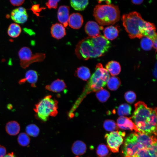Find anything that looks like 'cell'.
<instances>
[{"instance_id":"8fae6325","label":"cell","mask_w":157,"mask_h":157,"mask_svg":"<svg viewBox=\"0 0 157 157\" xmlns=\"http://www.w3.org/2000/svg\"><path fill=\"white\" fill-rule=\"evenodd\" d=\"M10 16L15 22L19 24L26 22L28 17L26 9L22 7L13 10L11 12Z\"/></svg>"},{"instance_id":"1f68e13d","label":"cell","mask_w":157,"mask_h":157,"mask_svg":"<svg viewBox=\"0 0 157 157\" xmlns=\"http://www.w3.org/2000/svg\"><path fill=\"white\" fill-rule=\"evenodd\" d=\"M141 48L145 51L150 50L153 47V41L151 39L147 37H142L140 42Z\"/></svg>"},{"instance_id":"b9f144b4","label":"cell","mask_w":157,"mask_h":157,"mask_svg":"<svg viewBox=\"0 0 157 157\" xmlns=\"http://www.w3.org/2000/svg\"><path fill=\"white\" fill-rule=\"evenodd\" d=\"M4 157H17L13 152L9 153L6 155Z\"/></svg>"},{"instance_id":"836d02e7","label":"cell","mask_w":157,"mask_h":157,"mask_svg":"<svg viewBox=\"0 0 157 157\" xmlns=\"http://www.w3.org/2000/svg\"><path fill=\"white\" fill-rule=\"evenodd\" d=\"M124 98L129 103L131 104L134 102L136 99V95L132 91H129L126 92L124 94Z\"/></svg>"},{"instance_id":"5b68a950","label":"cell","mask_w":157,"mask_h":157,"mask_svg":"<svg viewBox=\"0 0 157 157\" xmlns=\"http://www.w3.org/2000/svg\"><path fill=\"white\" fill-rule=\"evenodd\" d=\"M93 16L99 25H108L113 24L119 20L120 12L117 6L98 5L94 8Z\"/></svg>"},{"instance_id":"603a6c76","label":"cell","mask_w":157,"mask_h":157,"mask_svg":"<svg viewBox=\"0 0 157 157\" xmlns=\"http://www.w3.org/2000/svg\"><path fill=\"white\" fill-rule=\"evenodd\" d=\"M76 75L84 81H87L90 76L89 69L85 66H81L78 68L76 71Z\"/></svg>"},{"instance_id":"d4e9b609","label":"cell","mask_w":157,"mask_h":157,"mask_svg":"<svg viewBox=\"0 0 157 157\" xmlns=\"http://www.w3.org/2000/svg\"><path fill=\"white\" fill-rule=\"evenodd\" d=\"M89 3L88 0H71V6L75 10L78 11L84 10Z\"/></svg>"},{"instance_id":"277c9868","label":"cell","mask_w":157,"mask_h":157,"mask_svg":"<svg viewBox=\"0 0 157 157\" xmlns=\"http://www.w3.org/2000/svg\"><path fill=\"white\" fill-rule=\"evenodd\" d=\"M123 24L131 39L147 37L151 30L156 28L154 24L144 21L140 14L134 11L124 15Z\"/></svg>"},{"instance_id":"ffe728a7","label":"cell","mask_w":157,"mask_h":157,"mask_svg":"<svg viewBox=\"0 0 157 157\" xmlns=\"http://www.w3.org/2000/svg\"><path fill=\"white\" fill-rule=\"evenodd\" d=\"M5 129L6 131L9 135L15 136L19 133L20 127L19 124L17 121H12L6 124Z\"/></svg>"},{"instance_id":"83f0119b","label":"cell","mask_w":157,"mask_h":157,"mask_svg":"<svg viewBox=\"0 0 157 157\" xmlns=\"http://www.w3.org/2000/svg\"><path fill=\"white\" fill-rule=\"evenodd\" d=\"M25 131L28 135L33 137H36L40 133V129L38 127L33 124H29L26 126Z\"/></svg>"},{"instance_id":"ba28073f","label":"cell","mask_w":157,"mask_h":157,"mask_svg":"<svg viewBox=\"0 0 157 157\" xmlns=\"http://www.w3.org/2000/svg\"><path fill=\"white\" fill-rule=\"evenodd\" d=\"M138 141L134 133L129 135L126 138L122 150L124 157H135L138 151L143 149Z\"/></svg>"},{"instance_id":"7a4b0ae2","label":"cell","mask_w":157,"mask_h":157,"mask_svg":"<svg viewBox=\"0 0 157 157\" xmlns=\"http://www.w3.org/2000/svg\"><path fill=\"white\" fill-rule=\"evenodd\" d=\"M110 45V41L103 35L89 37L78 43L75 49V53L78 58L85 60L99 57L108 51Z\"/></svg>"},{"instance_id":"9c48e42d","label":"cell","mask_w":157,"mask_h":157,"mask_svg":"<svg viewBox=\"0 0 157 157\" xmlns=\"http://www.w3.org/2000/svg\"><path fill=\"white\" fill-rule=\"evenodd\" d=\"M125 135L124 132L118 131L106 134L105 138L106 140L107 147L113 153L118 152L119 147L123 142V137Z\"/></svg>"},{"instance_id":"3957f363","label":"cell","mask_w":157,"mask_h":157,"mask_svg":"<svg viewBox=\"0 0 157 157\" xmlns=\"http://www.w3.org/2000/svg\"><path fill=\"white\" fill-rule=\"evenodd\" d=\"M109 78L110 75L108 71L103 67L101 63H98L96 65L94 72L69 110V117L70 118L73 117L74 112L86 97L91 92H97L103 89Z\"/></svg>"},{"instance_id":"ac0fdd59","label":"cell","mask_w":157,"mask_h":157,"mask_svg":"<svg viewBox=\"0 0 157 157\" xmlns=\"http://www.w3.org/2000/svg\"><path fill=\"white\" fill-rule=\"evenodd\" d=\"M66 88V84L63 80L59 79L55 80L50 85L45 86L46 89L54 92H60Z\"/></svg>"},{"instance_id":"cb8c5ba5","label":"cell","mask_w":157,"mask_h":157,"mask_svg":"<svg viewBox=\"0 0 157 157\" xmlns=\"http://www.w3.org/2000/svg\"><path fill=\"white\" fill-rule=\"evenodd\" d=\"M22 31L20 26L18 24L12 23L9 26L7 33L8 35L13 38H16L18 37Z\"/></svg>"},{"instance_id":"8992f818","label":"cell","mask_w":157,"mask_h":157,"mask_svg":"<svg viewBox=\"0 0 157 157\" xmlns=\"http://www.w3.org/2000/svg\"><path fill=\"white\" fill-rule=\"evenodd\" d=\"M58 102L51 95L45 97L36 104L33 110L36 117L43 121H47L49 116H56L58 113Z\"/></svg>"},{"instance_id":"8d00e7d4","label":"cell","mask_w":157,"mask_h":157,"mask_svg":"<svg viewBox=\"0 0 157 157\" xmlns=\"http://www.w3.org/2000/svg\"><path fill=\"white\" fill-rule=\"evenodd\" d=\"M147 149L152 157H157V142Z\"/></svg>"},{"instance_id":"e0dca14e","label":"cell","mask_w":157,"mask_h":157,"mask_svg":"<svg viewBox=\"0 0 157 157\" xmlns=\"http://www.w3.org/2000/svg\"><path fill=\"white\" fill-rule=\"evenodd\" d=\"M51 33L52 37L58 40L61 39L66 34L65 27L58 23L52 25L51 28Z\"/></svg>"},{"instance_id":"30bf717a","label":"cell","mask_w":157,"mask_h":157,"mask_svg":"<svg viewBox=\"0 0 157 157\" xmlns=\"http://www.w3.org/2000/svg\"><path fill=\"white\" fill-rule=\"evenodd\" d=\"M138 141L143 148L147 149L154 144L157 142L155 135L146 134L140 132H135Z\"/></svg>"},{"instance_id":"f546056e","label":"cell","mask_w":157,"mask_h":157,"mask_svg":"<svg viewBox=\"0 0 157 157\" xmlns=\"http://www.w3.org/2000/svg\"><path fill=\"white\" fill-rule=\"evenodd\" d=\"M17 142L20 146L22 147H26L29 144L30 139L26 133H21L18 135Z\"/></svg>"},{"instance_id":"ab89813d","label":"cell","mask_w":157,"mask_h":157,"mask_svg":"<svg viewBox=\"0 0 157 157\" xmlns=\"http://www.w3.org/2000/svg\"><path fill=\"white\" fill-rule=\"evenodd\" d=\"M6 153V150L3 146L0 145V157H4Z\"/></svg>"},{"instance_id":"7bdbcfd3","label":"cell","mask_w":157,"mask_h":157,"mask_svg":"<svg viewBox=\"0 0 157 157\" xmlns=\"http://www.w3.org/2000/svg\"><path fill=\"white\" fill-rule=\"evenodd\" d=\"M156 69H157V63H156L155 65V67L153 71V75L154 77L156 78Z\"/></svg>"},{"instance_id":"f35d334b","label":"cell","mask_w":157,"mask_h":157,"mask_svg":"<svg viewBox=\"0 0 157 157\" xmlns=\"http://www.w3.org/2000/svg\"><path fill=\"white\" fill-rule=\"evenodd\" d=\"M24 0H10V3L15 6H19L22 5L24 2Z\"/></svg>"},{"instance_id":"6da1fadb","label":"cell","mask_w":157,"mask_h":157,"mask_svg":"<svg viewBox=\"0 0 157 157\" xmlns=\"http://www.w3.org/2000/svg\"><path fill=\"white\" fill-rule=\"evenodd\" d=\"M135 110L131 118L139 132L156 135L157 109L148 107L143 102L135 104Z\"/></svg>"},{"instance_id":"9a60e30c","label":"cell","mask_w":157,"mask_h":157,"mask_svg":"<svg viewBox=\"0 0 157 157\" xmlns=\"http://www.w3.org/2000/svg\"><path fill=\"white\" fill-rule=\"evenodd\" d=\"M83 22L82 15L78 13H74L69 16L68 24L72 28L78 29L81 28Z\"/></svg>"},{"instance_id":"74e56055","label":"cell","mask_w":157,"mask_h":157,"mask_svg":"<svg viewBox=\"0 0 157 157\" xmlns=\"http://www.w3.org/2000/svg\"><path fill=\"white\" fill-rule=\"evenodd\" d=\"M43 8H40L39 4H35L32 6L31 10L32 11L33 13L36 15L39 16L38 13L40 12Z\"/></svg>"},{"instance_id":"44dd1931","label":"cell","mask_w":157,"mask_h":157,"mask_svg":"<svg viewBox=\"0 0 157 157\" xmlns=\"http://www.w3.org/2000/svg\"><path fill=\"white\" fill-rule=\"evenodd\" d=\"M106 69L113 76L118 75L120 73L121 68L119 63L115 61L109 62L106 65Z\"/></svg>"},{"instance_id":"7c38bea8","label":"cell","mask_w":157,"mask_h":157,"mask_svg":"<svg viewBox=\"0 0 157 157\" xmlns=\"http://www.w3.org/2000/svg\"><path fill=\"white\" fill-rule=\"evenodd\" d=\"M117 126L120 129L124 130H134L139 132L134 123L130 118L124 116L120 117L117 120Z\"/></svg>"},{"instance_id":"7402d4cb","label":"cell","mask_w":157,"mask_h":157,"mask_svg":"<svg viewBox=\"0 0 157 157\" xmlns=\"http://www.w3.org/2000/svg\"><path fill=\"white\" fill-rule=\"evenodd\" d=\"M103 32L106 39L113 40L118 36L119 31L117 27L111 25L106 27Z\"/></svg>"},{"instance_id":"e575fe53","label":"cell","mask_w":157,"mask_h":157,"mask_svg":"<svg viewBox=\"0 0 157 157\" xmlns=\"http://www.w3.org/2000/svg\"><path fill=\"white\" fill-rule=\"evenodd\" d=\"M135 157H152L148 149L143 148L137 152Z\"/></svg>"},{"instance_id":"60d3db41","label":"cell","mask_w":157,"mask_h":157,"mask_svg":"<svg viewBox=\"0 0 157 157\" xmlns=\"http://www.w3.org/2000/svg\"><path fill=\"white\" fill-rule=\"evenodd\" d=\"M143 0H132L131 1V2L134 4L136 5H139L141 4L143 2Z\"/></svg>"},{"instance_id":"2e32d148","label":"cell","mask_w":157,"mask_h":157,"mask_svg":"<svg viewBox=\"0 0 157 157\" xmlns=\"http://www.w3.org/2000/svg\"><path fill=\"white\" fill-rule=\"evenodd\" d=\"M38 78V74L35 71L28 70L26 73L25 78L20 80L19 83V84H22L27 81L31 84L32 87H35Z\"/></svg>"},{"instance_id":"f6af8a7d","label":"cell","mask_w":157,"mask_h":157,"mask_svg":"<svg viewBox=\"0 0 157 157\" xmlns=\"http://www.w3.org/2000/svg\"><path fill=\"white\" fill-rule=\"evenodd\" d=\"M75 157H80L79 156H76Z\"/></svg>"},{"instance_id":"ee69618b","label":"cell","mask_w":157,"mask_h":157,"mask_svg":"<svg viewBox=\"0 0 157 157\" xmlns=\"http://www.w3.org/2000/svg\"><path fill=\"white\" fill-rule=\"evenodd\" d=\"M157 38L154 40L153 41V47L156 50V51L157 49Z\"/></svg>"},{"instance_id":"5bb4252c","label":"cell","mask_w":157,"mask_h":157,"mask_svg":"<svg viewBox=\"0 0 157 157\" xmlns=\"http://www.w3.org/2000/svg\"><path fill=\"white\" fill-rule=\"evenodd\" d=\"M69 7L66 6H60L57 12V18L58 21L64 27L68 25L69 17Z\"/></svg>"},{"instance_id":"52a82bcc","label":"cell","mask_w":157,"mask_h":157,"mask_svg":"<svg viewBox=\"0 0 157 157\" xmlns=\"http://www.w3.org/2000/svg\"><path fill=\"white\" fill-rule=\"evenodd\" d=\"M18 55L20 66L24 69L28 67L33 63L43 61L45 57V54L44 53L33 54L31 49L26 47L21 48L18 51Z\"/></svg>"},{"instance_id":"d590c367","label":"cell","mask_w":157,"mask_h":157,"mask_svg":"<svg viewBox=\"0 0 157 157\" xmlns=\"http://www.w3.org/2000/svg\"><path fill=\"white\" fill-rule=\"evenodd\" d=\"M60 0H49L46 3V5L49 9L52 8L56 9L58 6V4Z\"/></svg>"},{"instance_id":"4fadbf2b","label":"cell","mask_w":157,"mask_h":157,"mask_svg":"<svg viewBox=\"0 0 157 157\" xmlns=\"http://www.w3.org/2000/svg\"><path fill=\"white\" fill-rule=\"evenodd\" d=\"M103 28V27L99 26L97 23L92 21L88 22L85 27V33L91 37H95L99 35L100 30Z\"/></svg>"},{"instance_id":"d6986e66","label":"cell","mask_w":157,"mask_h":157,"mask_svg":"<svg viewBox=\"0 0 157 157\" xmlns=\"http://www.w3.org/2000/svg\"><path fill=\"white\" fill-rule=\"evenodd\" d=\"M71 150L73 153L77 156L84 154L87 150L86 145L83 142L77 140L72 145Z\"/></svg>"},{"instance_id":"d6a6232c","label":"cell","mask_w":157,"mask_h":157,"mask_svg":"<svg viewBox=\"0 0 157 157\" xmlns=\"http://www.w3.org/2000/svg\"><path fill=\"white\" fill-rule=\"evenodd\" d=\"M104 127L106 130L109 131H113L117 128L115 122L114 121L110 119H107L104 121Z\"/></svg>"},{"instance_id":"4316f807","label":"cell","mask_w":157,"mask_h":157,"mask_svg":"<svg viewBox=\"0 0 157 157\" xmlns=\"http://www.w3.org/2000/svg\"><path fill=\"white\" fill-rule=\"evenodd\" d=\"M131 106L126 104H123L120 105L117 109L118 115L120 117L129 115L131 114Z\"/></svg>"},{"instance_id":"484cf974","label":"cell","mask_w":157,"mask_h":157,"mask_svg":"<svg viewBox=\"0 0 157 157\" xmlns=\"http://www.w3.org/2000/svg\"><path fill=\"white\" fill-rule=\"evenodd\" d=\"M108 88L111 90H115L121 84L120 79L117 77L113 76L110 77L107 83Z\"/></svg>"},{"instance_id":"4dcf8cb0","label":"cell","mask_w":157,"mask_h":157,"mask_svg":"<svg viewBox=\"0 0 157 157\" xmlns=\"http://www.w3.org/2000/svg\"><path fill=\"white\" fill-rule=\"evenodd\" d=\"M96 95L99 100L102 103L106 101L110 96L109 92L104 89L97 92Z\"/></svg>"},{"instance_id":"f1b7e54d","label":"cell","mask_w":157,"mask_h":157,"mask_svg":"<svg viewBox=\"0 0 157 157\" xmlns=\"http://www.w3.org/2000/svg\"><path fill=\"white\" fill-rule=\"evenodd\" d=\"M96 153L97 157H110L108 147L104 144L98 145L96 149Z\"/></svg>"}]
</instances>
